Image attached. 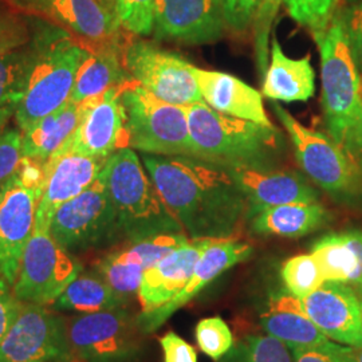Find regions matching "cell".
Here are the masks:
<instances>
[{
	"label": "cell",
	"mask_w": 362,
	"mask_h": 362,
	"mask_svg": "<svg viewBox=\"0 0 362 362\" xmlns=\"http://www.w3.org/2000/svg\"><path fill=\"white\" fill-rule=\"evenodd\" d=\"M158 194L191 239H231L248 220L246 196L224 167L187 156H141Z\"/></svg>",
	"instance_id": "6da1fadb"
},
{
	"label": "cell",
	"mask_w": 362,
	"mask_h": 362,
	"mask_svg": "<svg viewBox=\"0 0 362 362\" xmlns=\"http://www.w3.org/2000/svg\"><path fill=\"white\" fill-rule=\"evenodd\" d=\"M321 57L322 107L329 136L362 163V81L353 61L342 15L313 33Z\"/></svg>",
	"instance_id": "7a4b0ae2"
},
{
	"label": "cell",
	"mask_w": 362,
	"mask_h": 362,
	"mask_svg": "<svg viewBox=\"0 0 362 362\" xmlns=\"http://www.w3.org/2000/svg\"><path fill=\"white\" fill-rule=\"evenodd\" d=\"M184 109L194 157L220 167L272 169L282 145L281 132L275 127L226 116L206 104Z\"/></svg>",
	"instance_id": "3957f363"
},
{
	"label": "cell",
	"mask_w": 362,
	"mask_h": 362,
	"mask_svg": "<svg viewBox=\"0 0 362 362\" xmlns=\"http://www.w3.org/2000/svg\"><path fill=\"white\" fill-rule=\"evenodd\" d=\"M33 38L37 59L25 97L13 117L21 132L69 103L78 69L90 54L70 33L43 21L33 28Z\"/></svg>",
	"instance_id": "277c9868"
},
{
	"label": "cell",
	"mask_w": 362,
	"mask_h": 362,
	"mask_svg": "<svg viewBox=\"0 0 362 362\" xmlns=\"http://www.w3.org/2000/svg\"><path fill=\"white\" fill-rule=\"evenodd\" d=\"M103 172L121 238L128 243L160 233H185L134 149L117 151L109 157Z\"/></svg>",
	"instance_id": "5b68a950"
},
{
	"label": "cell",
	"mask_w": 362,
	"mask_h": 362,
	"mask_svg": "<svg viewBox=\"0 0 362 362\" xmlns=\"http://www.w3.org/2000/svg\"><path fill=\"white\" fill-rule=\"evenodd\" d=\"M129 148L146 155L194 157L184 106L168 104L134 79L122 85Z\"/></svg>",
	"instance_id": "8992f818"
},
{
	"label": "cell",
	"mask_w": 362,
	"mask_h": 362,
	"mask_svg": "<svg viewBox=\"0 0 362 362\" xmlns=\"http://www.w3.org/2000/svg\"><path fill=\"white\" fill-rule=\"evenodd\" d=\"M272 106L293 141L305 175L337 202L356 203L362 196L361 170L356 161L330 136L303 127L281 105Z\"/></svg>",
	"instance_id": "52a82bcc"
},
{
	"label": "cell",
	"mask_w": 362,
	"mask_h": 362,
	"mask_svg": "<svg viewBox=\"0 0 362 362\" xmlns=\"http://www.w3.org/2000/svg\"><path fill=\"white\" fill-rule=\"evenodd\" d=\"M42 179L43 163L23 157L0 199V276L11 286L34 233Z\"/></svg>",
	"instance_id": "ba28073f"
},
{
	"label": "cell",
	"mask_w": 362,
	"mask_h": 362,
	"mask_svg": "<svg viewBox=\"0 0 362 362\" xmlns=\"http://www.w3.org/2000/svg\"><path fill=\"white\" fill-rule=\"evenodd\" d=\"M15 11L59 27L90 52L125 49L134 35L128 33L116 11L98 0H4Z\"/></svg>",
	"instance_id": "9c48e42d"
},
{
	"label": "cell",
	"mask_w": 362,
	"mask_h": 362,
	"mask_svg": "<svg viewBox=\"0 0 362 362\" xmlns=\"http://www.w3.org/2000/svg\"><path fill=\"white\" fill-rule=\"evenodd\" d=\"M66 330L81 362H136L143 353L145 334L127 308L66 318Z\"/></svg>",
	"instance_id": "30bf717a"
},
{
	"label": "cell",
	"mask_w": 362,
	"mask_h": 362,
	"mask_svg": "<svg viewBox=\"0 0 362 362\" xmlns=\"http://www.w3.org/2000/svg\"><path fill=\"white\" fill-rule=\"evenodd\" d=\"M49 233L71 254L105 246L121 238L104 172L86 191L55 211Z\"/></svg>",
	"instance_id": "8fae6325"
},
{
	"label": "cell",
	"mask_w": 362,
	"mask_h": 362,
	"mask_svg": "<svg viewBox=\"0 0 362 362\" xmlns=\"http://www.w3.org/2000/svg\"><path fill=\"white\" fill-rule=\"evenodd\" d=\"M269 310L297 311L337 344L362 346V296L346 284L326 282L303 299L278 293L270 297Z\"/></svg>",
	"instance_id": "7c38bea8"
},
{
	"label": "cell",
	"mask_w": 362,
	"mask_h": 362,
	"mask_svg": "<svg viewBox=\"0 0 362 362\" xmlns=\"http://www.w3.org/2000/svg\"><path fill=\"white\" fill-rule=\"evenodd\" d=\"M122 62L130 78L157 98L179 106L206 104L192 73L194 66L179 54L132 38L122 52Z\"/></svg>",
	"instance_id": "4fadbf2b"
},
{
	"label": "cell",
	"mask_w": 362,
	"mask_h": 362,
	"mask_svg": "<svg viewBox=\"0 0 362 362\" xmlns=\"http://www.w3.org/2000/svg\"><path fill=\"white\" fill-rule=\"evenodd\" d=\"M81 362L73 353L66 318L43 305L22 302L0 341V362Z\"/></svg>",
	"instance_id": "5bb4252c"
},
{
	"label": "cell",
	"mask_w": 362,
	"mask_h": 362,
	"mask_svg": "<svg viewBox=\"0 0 362 362\" xmlns=\"http://www.w3.org/2000/svg\"><path fill=\"white\" fill-rule=\"evenodd\" d=\"M83 270L82 263L50 233L34 231L27 243L13 286L21 302L50 306Z\"/></svg>",
	"instance_id": "9a60e30c"
},
{
	"label": "cell",
	"mask_w": 362,
	"mask_h": 362,
	"mask_svg": "<svg viewBox=\"0 0 362 362\" xmlns=\"http://www.w3.org/2000/svg\"><path fill=\"white\" fill-rule=\"evenodd\" d=\"M122 85L79 103V124L64 145L65 148L103 158H109L117 151L129 148L127 112L121 95Z\"/></svg>",
	"instance_id": "2e32d148"
},
{
	"label": "cell",
	"mask_w": 362,
	"mask_h": 362,
	"mask_svg": "<svg viewBox=\"0 0 362 362\" xmlns=\"http://www.w3.org/2000/svg\"><path fill=\"white\" fill-rule=\"evenodd\" d=\"M107 160L62 146L45 161L34 231L49 233L55 211L86 191L98 179Z\"/></svg>",
	"instance_id": "e0dca14e"
},
{
	"label": "cell",
	"mask_w": 362,
	"mask_h": 362,
	"mask_svg": "<svg viewBox=\"0 0 362 362\" xmlns=\"http://www.w3.org/2000/svg\"><path fill=\"white\" fill-rule=\"evenodd\" d=\"M227 30L220 0H156L153 35L158 40L206 45Z\"/></svg>",
	"instance_id": "ac0fdd59"
},
{
	"label": "cell",
	"mask_w": 362,
	"mask_h": 362,
	"mask_svg": "<svg viewBox=\"0 0 362 362\" xmlns=\"http://www.w3.org/2000/svg\"><path fill=\"white\" fill-rule=\"evenodd\" d=\"M252 255V247L235 238L216 239L199 259L194 274L180 293L170 299L164 306L151 311H141L137 315V322L144 334L156 332L169 318L180 310L182 306L197 297L207 286L233 266L245 262Z\"/></svg>",
	"instance_id": "d6986e66"
},
{
	"label": "cell",
	"mask_w": 362,
	"mask_h": 362,
	"mask_svg": "<svg viewBox=\"0 0 362 362\" xmlns=\"http://www.w3.org/2000/svg\"><path fill=\"white\" fill-rule=\"evenodd\" d=\"M245 194L248 219L264 208L318 202V194L299 173L251 167H224Z\"/></svg>",
	"instance_id": "ffe728a7"
},
{
	"label": "cell",
	"mask_w": 362,
	"mask_h": 362,
	"mask_svg": "<svg viewBox=\"0 0 362 362\" xmlns=\"http://www.w3.org/2000/svg\"><path fill=\"white\" fill-rule=\"evenodd\" d=\"M216 239H191L144 272L137 298L143 311L158 309L189 282L203 252Z\"/></svg>",
	"instance_id": "44dd1931"
},
{
	"label": "cell",
	"mask_w": 362,
	"mask_h": 362,
	"mask_svg": "<svg viewBox=\"0 0 362 362\" xmlns=\"http://www.w3.org/2000/svg\"><path fill=\"white\" fill-rule=\"evenodd\" d=\"M194 79L206 105L226 116L252 121L274 128L266 113L260 91L239 78L216 70L192 67Z\"/></svg>",
	"instance_id": "7402d4cb"
},
{
	"label": "cell",
	"mask_w": 362,
	"mask_h": 362,
	"mask_svg": "<svg viewBox=\"0 0 362 362\" xmlns=\"http://www.w3.org/2000/svg\"><path fill=\"white\" fill-rule=\"evenodd\" d=\"M262 93L272 101H308L315 93V71L306 55L293 59L286 55L276 38L272 39V64L266 70Z\"/></svg>",
	"instance_id": "603a6c76"
},
{
	"label": "cell",
	"mask_w": 362,
	"mask_h": 362,
	"mask_svg": "<svg viewBox=\"0 0 362 362\" xmlns=\"http://www.w3.org/2000/svg\"><path fill=\"white\" fill-rule=\"evenodd\" d=\"M326 282L358 285L362 276V231L329 233L311 247Z\"/></svg>",
	"instance_id": "cb8c5ba5"
},
{
	"label": "cell",
	"mask_w": 362,
	"mask_h": 362,
	"mask_svg": "<svg viewBox=\"0 0 362 362\" xmlns=\"http://www.w3.org/2000/svg\"><path fill=\"white\" fill-rule=\"evenodd\" d=\"M329 219L327 209L320 202H313L264 208L248 220L258 235L302 238L322 228Z\"/></svg>",
	"instance_id": "d4e9b609"
},
{
	"label": "cell",
	"mask_w": 362,
	"mask_h": 362,
	"mask_svg": "<svg viewBox=\"0 0 362 362\" xmlns=\"http://www.w3.org/2000/svg\"><path fill=\"white\" fill-rule=\"evenodd\" d=\"M79 118L81 104L71 101L40 118L22 132V156L40 163L47 161L74 134Z\"/></svg>",
	"instance_id": "484cf974"
},
{
	"label": "cell",
	"mask_w": 362,
	"mask_h": 362,
	"mask_svg": "<svg viewBox=\"0 0 362 362\" xmlns=\"http://www.w3.org/2000/svg\"><path fill=\"white\" fill-rule=\"evenodd\" d=\"M124 49L90 52L81 64L71 91V103H83L132 79L122 62Z\"/></svg>",
	"instance_id": "4316f807"
},
{
	"label": "cell",
	"mask_w": 362,
	"mask_h": 362,
	"mask_svg": "<svg viewBox=\"0 0 362 362\" xmlns=\"http://www.w3.org/2000/svg\"><path fill=\"white\" fill-rule=\"evenodd\" d=\"M35 59L37 45L33 37L25 46L0 57V129H4L15 117L25 97Z\"/></svg>",
	"instance_id": "83f0119b"
},
{
	"label": "cell",
	"mask_w": 362,
	"mask_h": 362,
	"mask_svg": "<svg viewBox=\"0 0 362 362\" xmlns=\"http://www.w3.org/2000/svg\"><path fill=\"white\" fill-rule=\"evenodd\" d=\"M50 306L55 311L89 314L127 308L128 305L109 287L98 272L82 270Z\"/></svg>",
	"instance_id": "f1b7e54d"
},
{
	"label": "cell",
	"mask_w": 362,
	"mask_h": 362,
	"mask_svg": "<svg viewBox=\"0 0 362 362\" xmlns=\"http://www.w3.org/2000/svg\"><path fill=\"white\" fill-rule=\"evenodd\" d=\"M266 334L284 342L290 349H337L341 344L325 336L306 315L290 310H269L260 315Z\"/></svg>",
	"instance_id": "f546056e"
},
{
	"label": "cell",
	"mask_w": 362,
	"mask_h": 362,
	"mask_svg": "<svg viewBox=\"0 0 362 362\" xmlns=\"http://www.w3.org/2000/svg\"><path fill=\"white\" fill-rule=\"evenodd\" d=\"M94 270L127 305L137 297L145 272L140 264L122 258L117 250L100 259Z\"/></svg>",
	"instance_id": "4dcf8cb0"
},
{
	"label": "cell",
	"mask_w": 362,
	"mask_h": 362,
	"mask_svg": "<svg viewBox=\"0 0 362 362\" xmlns=\"http://www.w3.org/2000/svg\"><path fill=\"white\" fill-rule=\"evenodd\" d=\"M219 362H294L290 348L269 334L247 336L233 344Z\"/></svg>",
	"instance_id": "1f68e13d"
},
{
	"label": "cell",
	"mask_w": 362,
	"mask_h": 362,
	"mask_svg": "<svg viewBox=\"0 0 362 362\" xmlns=\"http://www.w3.org/2000/svg\"><path fill=\"white\" fill-rule=\"evenodd\" d=\"M282 0H220L227 28L245 33L250 27L272 25Z\"/></svg>",
	"instance_id": "d6a6232c"
},
{
	"label": "cell",
	"mask_w": 362,
	"mask_h": 362,
	"mask_svg": "<svg viewBox=\"0 0 362 362\" xmlns=\"http://www.w3.org/2000/svg\"><path fill=\"white\" fill-rule=\"evenodd\" d=\"M281 278L286 291L298 299L310 296L326 284L324 274L311 254L287 259L282 266Z\"/></svg>",
	"instance_id": "836d02e7"
},
{
	"label": "cell",
	"mask_w": 362,
	"mask_h": 362,
	"mask_svg": "<svg viewBox=\"0 0 362 362\" xmlns=\"http://www.w3.org/2000/svg\"><path fill=\"white\" fill-rule=\"evenodd\" d=\"M191 238L185 233H160L139 242L129 243L117 252L128 262L140 264L145 270L168 255L173 250L188 243Z\"/></svg>",
	"instance_id": "e575fe53"
},
{
	"label": "cell",
	"mask_w": 362,
	"mask_h": 362,
	"mask_svg": "<svg viewBox=\"0 0 362 362\" xmlns=\"http://www.w3.org/2000/svg\"><path fill=\"white\" fill-rule=\"evenodd\" d=\"M194 336L200 350L215 361H219L233 348V333L220 317H208L199 321Z\"/></svg>",
	"instance_id": "d590c367"
},
{
	"label": "cell",
	"mask_w": 362,
	"mask_h": 362,
	"mask_svg": "<svg viewBox=\"0 0 362 362\" xmlns=\"http://www.w3.org/2000/svg\"><path fill=\"white\" fill-rule=\"evenodd\" d=\"M282 3L298 25L309 28L313 34L329 25L339 0H282Z\"/></svg>",
	"instance_id": "8d00e7d4"
},
{
	"label": "cell",
	"mask_w": 362,
	"mask_h": 362,
	"mask_svg": "<svg viewBox=\"0 0 362 362\" xmlns=\"http://www.w3.org/2000/svg\"><path fill=\"white\" fill-rule=\"evenodd\" d=\"M33 37V27L23 13L0 0V57L25 46Z\"/></svg>",
	"instance_id": "74e56055"
},
{
	"label": "cell",
	"mask_w": 362,
	"mask_h": 362,
	"mask_svg": "<svg viewBox=\"0 0 362 362\" xmlns=\"http://www.w3.org/2000/svg\"><path fill=\"white\" fill-rule=\"evenodd\" d=\"M156 0H116V13L122 27L134 37L153 34Z\"/></svg>",
	"instance_id": "f35d334b"
},
{
	"label": "cell",
	"mask_w": 362,
	"mask_h": 362,
	"mask_svg": "<svg viewBox=\"0 0 362 362\" xmlns=\"http://www.w3.org/2000/svg\"><path fill=\"white\" fill-rule=\"evenodd\" d=\"M22 158V132L8 127L0 129V187L19 168Z\"/></svg>",
	"instance_id": "ab89813d"
},
{
	"label": "cell",
	"mask_w": 362,
	"mask_h": 362,
	"mask_svg": "<svg viewBox=\"0 0 362 362\" xmlns=\"http://www.w3.org/2000/svg\"><path fill=\"white\" fill-rule=\"evenodd\" d=\"M341 15L349 42L350 52L362 81V0L354 1V4Z\"/></svg>",
	"instance_id": "60d3db41"
},
{
	"label": "cell",
	"mask_w": 362,
	"mask_h": 362,
	"mask_svg": "<svg viewBox=\"0 0 362 362\" xmlns=\"http://www.w3.org/2000/svg\"><path fill=\"white\" fill-rule=\"evenodd\" d=\"M164 362H197V351L179 334L169 332L160 338Z\"/></svg>",
	"instance_id": "b9f144b4"
},
{
	"label": "cell",
	"mask_w": 362,
	"mask_h": 362,
	"mask_svg": "<svg viewBox=\"0 0 362 362\" xmlns=\"http://www.w3.org/2000/svg\"><path fill=\"white\" fill-rule=\"evenodd\" d=\"M22 302L15 297L13 286L0 276V341L16 318Z\"/></svg>",
	"instance_id": "7bdbcfd3"
},
{
	"label": "cell",
	"mask_w": 362,
	"mask_h": 362,
	"mask_svg": "<svg viewBox=\"0 0 362 362\" xmlns=\"http://www.w3.org/2000/svg\"><path fill=\"white\" fill-rule=\"evenodd\" d=\"M345 345H339L337 349H302L294 348L291 350L294 362H348L342 356Z\"/></svg>",
	"instance_id": "ee69618b"
},
{
	"label": "cell",
	"mask_w": 362,
	"mask_h": 362,
	"mask_svg": "<svg viewBox=\"0 0 362 362\" xmlns=\"http://www.w3.org/2000/svg\"><path fill=\"white\" fill-rule=\"evenodd\" d=\"M342 356L346 358L348 362H362V346L361 348H351V346H344Z\"/></svg>",
	"instance_id": "f6af8a7d"
},
{
	"label": "cell",
	"mask_w": 362,
	"mask_h": 362,
	"mask_svg": "<svg viewBox=\"0 0 362 362\" xmlns=\"http://www.w3.org/2000/svg\"><path fill=\"white\" fill-rule=\"evenodd\" d=\"M98 1H101L107 8L116 11V0H98Z\"/></svg>",
	"instance_id": "bcb514c9"
},
{
	"label": "cell",
	"mask_w": 362,
	"mask_h": 362,
	"mask_svg": "<svg viewBox=\"0 0 362 362\" xmlns=\"http://www.w3.org/2000/svg\"><path fill=\"white\" fill-rule=\"evenodd\" d=\"M3 189H4V185L0 187V199H1V194H3Z\"/></svg>",
	"instance_id": "7dc6e473"
},
{
	"label": "cell",
	"mask_w": 362,
	"mask_h": 362,
	"mask_svg": "<svg viewBox=\"0 0 362 362\" xmlns=\"http://www.w3.org/2000/svg\"><path fill=\"white\" fill-rule=\"evenodd\" d=\"M358 286H360V288L362 290V276H361V281H360V284H358Z\"/></svg>",
	"instance_id": "c3c4849f"
},
{
	"label": "cell",
	"mask_w": 362,
	"mask_h": 362,
	"mask_svg": "<svg viewBox=\"0 0 362 362\" xmlns=\"http://www.w3.org/2000/svg\"><path fill=\"white\" fill-rule=\"evenodd\" d=\"M353 1H357V0H353Z\"/></svg>",
	"instance_id": "681fc988"
},
{
	"label": "cell",
	"mask_w": 362,
	"mask_h": 362,
	"mask_svg": "<svg viewBox=\"0 0 362 362\" xmlns=\"http://www.w3.org/2000/svg\"><path fill=\"white\" fill-rule=\"evenodd\" d=\"M34 362H40V361H34Z\"/></svg>",
	"instance_id": "f907efd6"
},
{
	"label": "cell",
	"mask_w": 362,
	"mask_h": 362,
	"mask_svg": "<svg viewBox=\"0 0 362 362\" xmlns=\"http://www.w3.org/2000/svg\"><path fill=\"white\" fill-rule=\"evenodd\" d=\"M361 167H362V163H361Z\"/></svg>",
	"instance_id": "816d5d0a"
}]
</instances>
